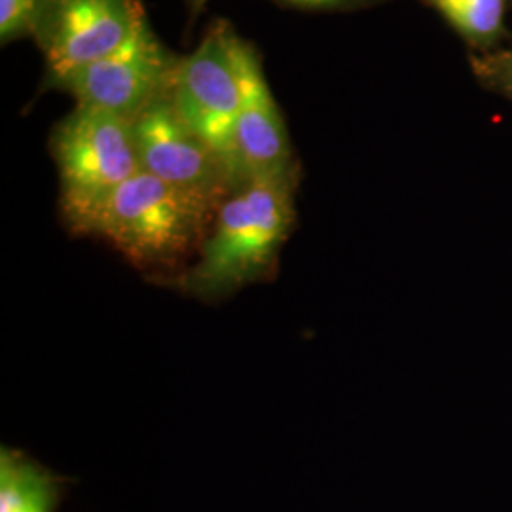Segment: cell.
I'll return each instance as SVG.
<instances>
[{"label": "cell", "mask_w": 512, "mask_h": 512, "mask_svg": "<svg viewBox=\"0 0 512 512\" xmlns=\"http://www.w3.org/2000/svg\"><path fill=\"white\" fill-rule=\"evenodd\" d=\"M141 169L219 209L236 184L211 147L188 128L169 92L133 120Z\"/></svg>", "instance_id": "obj_7"}, {"label": "cell", "mask_w": 512, "mask_h": 512, "mask_svg": "<svg viewBox=\"0 0 512 512\" xmlns=\"http://www.w3.org/2000/svg\"><path fill=\"white\" fill-rule=\"evenodd\" d=\"M215 213L213 205L141 171L71 230L109 241L141 270L169 272L196 258Z\"/></svg>", "instance_id": "obj_2"}, {"label": "cell", "mask_w": 512, "mask_h": 512, "mask_svg": "<svg viewBox=\"0 0 512 512\" xmlns=\"http://www.w3.org/2000/svg\"><path fill=\"white\" fill-rule=\"evenodd\" d=\"M291 6H298V8H334V6H344L348 2H355V0H279Z\"/></svg>", "instance_id": "obj_12"}, {"label": "cell", "mask_w": 512, "mask_h": 512, "mask_svg": "<svg viewBox=\"0 0 512 512\" xmlns=\"http://www.w3.org/2000/svg\"><path fill=\"white\" fill-rule=\"evenodd\" d=\"M429 4L473 42L492 40L503 29L505 0H429Z\"/></svg>", "instance_id": "obj_10"}, {"label": "cell", "mask_w": 512, "mask_h": 512, "mask_svg": "<svg viewBox=\"0 0 512 512\" xmlns=\"http://www.w3.org/2000/svg\"><path fill=\"white\" fill-rule=\"evenodd\" d=\"M234 40L236 31L228 23L211 25L200 46L179 59L169 97L184 124L219 156L238 188L236 124L241 90Z\"/></svg>", "instance_id": "obj_4"}, {"label": "cell", "mask_w": 512, "mask_h": 512, "mask_svg": "<svg viewBox=\"0 0 512 512\" xmlns=\"http://www.w3.org/2000/svg\"><path fill=\"white\" fill-rule=\"evenodd\" d=\"M50 152L59 171L61 215L69 228L143 171L133 122L86 105H76L55 126Z\"/></svg>", "instance_id": "obj_3"}, {"label": "cell", "mask_w": 512, "mask_h": 512, "mask_svg": "<svg viewBox=\"0 0 512 512\" xmlns=\"http://www.w3.org/2000/svg\"><path fill=\"white\" fill-rule=\"evenodd\" d=\"M177 65L179 59L145 21L120 48L55 80L52 88L71 93L78 105L109 110L133 122L171 90Z\"/></svg>", "instance_id": "obj_5"}, {"label": "cell", "mask_w": 512, "mask_h": 512, "mask_svg": "<svg viewBox=\"0 0 512 512\" xmlns=\"http://www.w3.org/2000/svg\"><path fill=\"white\" fill-rule=\"evenodd\" d=\"M207 2H209V0H188L190 10H192V16H198V14H200V10H202L203 6H205Z\"/></svg>", "instance_id": "obj_14"}, {"label": "cell", "mask_w": 512, "mask_h": 512, "mask_svg": "<svg viewBox=\"0 0 512 512\" xmlns=\"http://www.w3.org/2000/svg\"><path fill=\"white\" fill-rule=\"evenodd\" d=\"M54 478L16 450L0 452V512L54 511Z\"/></svg>", "instance_id": "obj_9"}, {"label": "cell", "mask_w": 512, "mask_h": 512, "mask_svg": "<svg viewBox=\"0 0 512 512\" xmlns=\"http://www.w3.org/2000/svg\"><path fill=\"white\" fill-rule=\"evenodd\" d=\"M48 0H0V40L10 44L33 37L38 18Z\"/></svg>", "instance_id": "obj_11"}, {"label": "cell", "mask_w": 512, "mask_h": 512, "mask_svg": "<svg viewBox=\"0 0 512 512\" xmlns=\"http://www.w3.org/2000/svg\"><path fill=\"white\" fill-rule=\"evenodd\" d=\"M239 101L236 124L238 183L298 181V164L283 114L270 90L255 46L236 35Z\"/></svg>", "instance_id": "obj_8"}, {"label": "cell", "mask_w": 512, "mask_h": 512, "mask_svg": "<svg viewBox=\"0 0 512 512\" xmlns=\"http://www.w3.org/2000/svg\"><path fill=\"white\" fill-rule=\"evenodd\" d=\"M501 82H503V86L512 93V55H509L507 59H505V63H503V67H501Z\"/></svg>", "instance_id": "obj_13"}, {"label": "cell", "mask_w": 512, "mask_h": 512, "mask_svg": "<svg viewBox=\"0 0 512 512\" xmlns=\"http://www.w3.org/2000/svg\"><path fill=\"white\" fill-rule=\"evenodd\" d=\"M296 184H239L220 203L194 262L175 277L177 287L202 300H217L272 275L293 232Z\"/></svg>", "instance_id": "obj_1"}, {"label": "cell", "mask_w": 512, "mask_h": 512, "mask_svg": "<svg viewBox=\"0 0 512 512\" xmlns=\"http://www.w3.org/2000/svg\"><path fill=\"white\" fill-rule=\"evenodd\" d=\"M145 21L141 0H48L33 33L46 84L114 52Z\"/></svg>", "instance_id": "obj_6"}]
</instances>
